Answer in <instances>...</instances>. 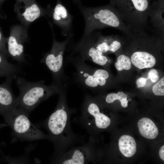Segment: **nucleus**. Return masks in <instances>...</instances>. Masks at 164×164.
I'll list each match as a JSON object with an SVG mask.
<instances>
[{"instance_id": "nucleus-30", "label": "nucleus", "mask_w": 164, "mask_h": 164, "mask_svg": "<svg viewBox=\"0 0 164 164\" xmlns=\"http://www.w3.org/2000/svg\"><path fill=\"white\" fill-rule=\"evenodd\" d=\"M160 0V1H164V0Z\"/></svg>"}, {"instance_id": "nucleus-9", "label": "nucleus", "mask_w": 164, "mask_h": 164, "mask_svg": "<svg viewBox=\"0 0 164 164\" xmlns=\"http://www.w3.org/2000/svg\"><path fill=\"white\" fill-rule=\"evenodd\" d=\"M14 11L16 18L21 25L27 29L38 18L51 15L52 9L48 5L46 8H42L35 0H15Z\"/></svg>"}, {"instance_id": "nucleus-7", "label": "nucleus", "mask_w": 164, "mask_h": 164, "mask_svg": "<svg viewBox=\"0 0 164 164\" xmlns=\"http://www.w3.org/2000/svg\"><path fill=\"white\" fill-rule=\"evenodd\" d=\"M29 116L23 110L17 107L9 125L12 129L15 140L29 141L47 139L50 141L49 135L44 133L33 125L29 120Z\"/></svg>"}, {"instance_id": "nucleus-25", "label": "nucleus", "mask_w": 164, "mask_h": 164, "mask_svg": "<svg viewBox=\"0 0 164 164\" xmlns=\"http://www.w3.org/2000/svg\"><path fill=\"white\" fill-rule=\"evenodd\" d=\"M148 78L153 83L156 82L159 79L157 70L155 69L151 70L148 73Z\"/></svg>"}, {"instance_id": "nucleus-17", "label": "nucleus", "mask_w": 164, "mask_h": 164, "mask_svg": "<svg viewBox=\"0 0 164 164\" xmlns=\"http://www.w3.org/2000/svg\"><path fill=\"white\" fill-rule=\"evenodd\" d=\"M163 12L164 1L158 0L150 5L149 16L151 17L153 25L158 28L160 33L163 31Z\"/></svg>"}, {"instance_id": "nucleus-31", "label": "nucleus", "mask_w": 164, "mask_h": 164, "mask_svg": "<svg viewBox=\"0 0 164 164\" xmlns=\"http://www.w3.org/2000/svg\"><path fill=\"white\" fill-rule=\"evenodd\" d=\"M0 77H2L0 75Z\"/></svg>"}, {"instance_id": "nucleus-23", "label": "nucleus", "mask_w": 164, "mask_h": 164, "mask_svg": "<svg viewBox=\"0 0 164 164\" xmlns=\"http://www.w3.org/2000/svg\"><path fill=\"white\" fill-rule=\"evenodd\" d=\"M153 94L156 96L164 95V77L162 78L152 87Z\"/></svg>"}, {"instance_id": "nucleus-24", "label": "nucleus", "mask_w": 164, "mask_h": 164, "mask_svg": "<svg viewBox=\"0 0 164 164\" xmlns=\"http://www.w3.org/2000/svg\"><path fill=\"white\" fill-rule=\"evenodd\" d=\"M7 41V38L5 37L4 36L1 28L0 27V52H2L8 56L7 49L6 47Z\"/></svg>"}, {"instance_id": "nucleus-13", "label": "nucleus", "mask_w": 164, "mask_h": 164, "mask_svg": "<svg viewBox=\"0 0 164 164\" xmlns=\"http://www.w3.org/2000/svg\"><path fill=\"white\" fill-rule=\"evenodd\" d=\"M14 77H6V80L0 85V114L10 125L17 108V97L14 95L11 87Z\"/></svg>"}, {"instance_id": "nucleus-2", "label": "nucleus", "mask_w": 164, "mask_h": 164, "mask_svg": "<svg viewBox=\"0 0 164 164\" xmlns=\"http://www.w3.org/2000/svg\"><path fill=\"white\" fill-rule=\"evenodd\" d=\"M83 15L85 21L83 36L88 35L94 30L111 27L130 35L131 30L122 20L116 8L110 4L106 5L88 7L83 5L80 0H73Z\"/></svg>"}, {"instance_id": "nucleus-12", "label": "nucleus", "mask_w": 164, "mask_h": 164, "mask_svg": "<svg viewBox=\"0 0 164 164\" xmlns=\"http://www.w3.org/2000/svg\"><path fill=\"white\" fill-rule=\"evenodd\" d=\"M28 29L21 24L13 25L11 27L9 36L7 38L8 55L19 63L26 62L24 46L28 40Z\"/></svg>"}, {"instance_id": "nucleus-5", "label": "nucleus", "mask_w": 164, "mask_h": 164, "mask_svg": "<svg viewBox=\"0 0 164 164\" xmlns=\"http://www.w3.org/2000/svg\"><path fill=\"white\" fill-rule=\"evenodd\" d=\"M65 62L71 64L76 70L73 75L74 82L89 91L104 86L109 77L107 70L93 68L78 56H67Z\"/></svg>"}, {"instance_id": "nucleus-29", "label": "nucleus", "mask_w": 164, "mask_h": 164, "mask_svg": "<svg viewBox=\"0 0 164 164\" xmlns=\"http://www.w3.org/2000/svg\"><path fill=\"white\" fill-rule=\"evenodd\" d=\"M164 146L163 145L162 146L161 148H160L159 152V156L161 159L163 160L164 161Z\"/></svg>"}, {"instance_id": "nucleus-15", "label": "nucleus", "mask_w": 164, "mask_h": 164, "mask_svg": "<svg viewBox=\"0 0 164 164\" xmlns=\"http://www.w3.org/2000/svg\"><path fill=\"white\" fill-rule=\"evenodd\" d=\"M118 36H95L94 45L98 50L105 54L114 53L121 47L122 41Z\"/></svg>"}, {"instance_id": "nucleus-27", "label": "nucleus", "mask_w": 164, "mask_h": 164, "mask_svg": "<svg viewBox=\"0 0 164 164\" xmlns=\"http://www.w3.org/2000/svg\"><path fill=\"white\" fill-rule=\"evenodd\" d=\"M147 79L141 77L138 79L136 81L137 86L138 88L142 87L145 85Z\"/></svg>"}, {"instance_id": "nucleus-10", "label": "nucleus", "mask_w": 164, "mask_h": 164, "mask_svg": "<svg viewBox=\"0 0 164 164\" xmlns=\"http://www.w3.org/2000/svg\"><path fill=\"white\" fill-rule=\"evenodd\" d=\"M95 37L92 32L88 35L82 36L77 43L71 45L72 51L68 56L77 55L85 61H90L101 66L110 63V59L96 47Z\"/></svg>"}, {"instance_id": "nucleus-16", "label": "nucleus", "mask_w": 164, "mask_h": 164, "mask_svg": "<svg viewBox=\"0 0 164 164\" xmlns=\"http://www.w3.org/2000/svg\"><path fill=\"white\" fill-rule=\"evenodd\" d=\"M133 64L140 69L151 68L155 64V57L149 53L144 51H138L134 52L131 57Z\"/></svg>"}, {"instance_id": "nucleus-21", "label": "nucleus", "mask_w": 164, "mask_h": 164, "mask_svg": "<svg viewBox=\"0 0 164 164\" xmlns=\"http://www.w3.org/2000/svg\"><path fill=\"white\" fill-rule=\"evenodd\" d=\"M127 96L122 92H119L117 94L111 93L107 95L105 98V102L107 104H111L116 100H118L121 102V105L124 108L128 106V101Z\"/></svg>"}, {"instance_id": "nucleus-3", "label": "nucleus", "mask_w": 164, "mask_h": 164, "mask_svg": "<svg viewBox=\"0 0 164 164\" xmlns=\"http://www.w3.org/2000/svg\"><path fill=\"white\" fill-rule=\"evenodd\" d=\"M16 83L20 92L19 96L17 97V107L29 115L40 103L67 89L62 88L52 83L46 85L43 80L29 81L20 77H16Z\"/></svg>"}, {"instance_id": "nucleus-8", "label": "nucleus", "mask_w": 164, "mask_h": 164, "mask_svg": "<svg viewBox=\"0 0 164 164\" xmlns=\"http://www.w3.org/2000/svg\"><path fill=\"white\" fill-rule=\"evenodd\" d=\"M151 0H126L123 8L118 12L132 30L143 29L147 23Z\"/></svg>"}, {"instance_id": "nucleus-20", "label": "nucleus", "mask_w": 164, "mask_h": 164, "mask_svg": "<svg viewBox=\"0 0 164 164\" xmlns=\"http://www.w3.org/2000/svg\"><path fill=\"white\" fill-rule=\"evenodd\" d=\"M8 56L0 52V75L1 77L12 76L15 77L20 71L19 67L7 60Z\"/></svg>"}, {"instance_id": "nucleus-18", "label": "nucleus", "mask_w": 164, "mask_h": 164, "mask_svg": "<svg viewBox=\"0 0 164 164\" xmlns=\"http://www.w3.org/2000/svg\"><path fill=\"white\" fill-rule=\"evenodd\" d=\"M138 126L140 134L146 138L154 139L159 134L158 128L155 123L148 118L140 119L138 122Z\"/></svg>"}, {"instance_id": "nucleus-11", "label": "nucleus", "mask_w": 164, "mask_h": 164, "mask_svg": "<svg viewBox=\"0 0 164 164\" xmlns=\"http://www.w3.org/2000/svg\"><path fill=\"white\" fill-rule=\"evenodd\" d=\"M93 136L81 145L73 146L69 149L56 164H84L93 162L95 160L96 151Z\"/></svg>"}, {"instance_id": "nucleus-28", "label": "nucleus", "mask_w": 164, "mask_h": 164, "mask_svg": "<svg viewBox=\"0 0 164 164\" xmlns=\"http://www.w3.org/2000/svg\"><path fill=\"white\" fill-rule=\"evenodd\" d=\"M5 1V0H0V17L2 19L6 18L5 15L2 9V5Z\"/></svg>"}, {"instance_id": "nucleus-14", "label": "nucleus", "mask_w": 164, "mask_h": 164, "mask_svg": "<svg viewBox=\"0 0 164 164\" xmlns=\"http://www.w3.org/2000/svg\"><path fill=\"white\" fill-rule=\"evenodd\" d=\"M50 17L52 18L53 23L61 29L63 36H67L72 32L73 17L62 4L60 0H57Z\"/></svg>"}, {"instance_id": "nucleus-6", "label": "nucleus", "mask_w": 164, "mask_h": 164, "mask_svg": "<svg viewBox=\"0 0 164 164\" xmlns=\"http://www.w3.org/2000/svg\"><path fill=\"white\" fill-rule=\"evenodd\" d=\"M73 121L79 124L92 136L97 130L107 128L111 123L109 118L101 112L95 99L87 93L85 95L82 105L81 115L74 118Z\"/></svg>"}, {"instance_id": "nucleus-19", "label": "nucleus", "mask_w": 164, "mask_h": 164, "mask_svg": "<svg viewBox=\"0 0 164 164\" xmlns=\"http://www.w3.org/2000/svg\"><path fill=\"white\" fill-rule=\"evenodd\" d=\"M119 149L122 154L127 157H131L135 154L136 144L131 136L124 135L121 136L118 141Z\"/></svg>"}, {"instance_id": "nucleus-26", "label": "nucleus", "mask_w": 164, "mask_h": 164, "mask_svg": "<svg viewBox=\"0 0 164 164\" xmlns=\"http://www.w3.org/2000/svg\"><path fill=\"white\" fill-rule=\"evenodd\" d=\"M126 0H111L110 3L113 5L118 11L121 10L124 7Z\"/></svg>"}, {"instance_id": "nucleus-1", "label": "nucleus", "mask_w": 164, "mask_h": 164, "mask_svg": "<svg viewBox=\"0 0 164 164\" xmlns=\"http://www.w3.org/2000/svg\"><path fill=\"white\" fill-rule=\"evenodd\" d=\"M67 90H64L58 94L56 107L44 124L49 133L50 141L54 145V152L50 158L52 163L56 164L64 153L75 145L85 142L84 136L74 133L72 129L70 117L77 110L68 106Z\"/></svg>"}, {"instance_id": "nucleus-22", "label": "nucleus", "mask_w": 164, "mask_h": 164, "mask_svg": "<svg viewBox=\"0 0 164 164\" xmlns=\"http://www.w3.org/2000/svg\"><path fill=\"white\" fill-rule=\"evenodd\" d=\"M116 69L119 71L123 70H129L131 67V61L130 58L124 55L121 54L118 56L117 61L115 63Z\"/></svg>"}, {"instance_id": "nucleus-4", "label": "nucleus", "mask_w": 164, "mask_h": 164, "mask_svg": "<svg viewBox=\"0 0 164 164\" xmlns=\"http://www.w3.org/2000/svg\"><path fill=\"white\" fill-rule=\"evenodd\" d=\"M53 34V42L50 51L45 53L40 62L44 63L50 71L53 77L52 84L63 89H67L69 84V77L63 68V54L65 49L73 34L69 33L64 41L59 42L56 39L52 24L48 21Z\"/></svg>"}]
</instances>
